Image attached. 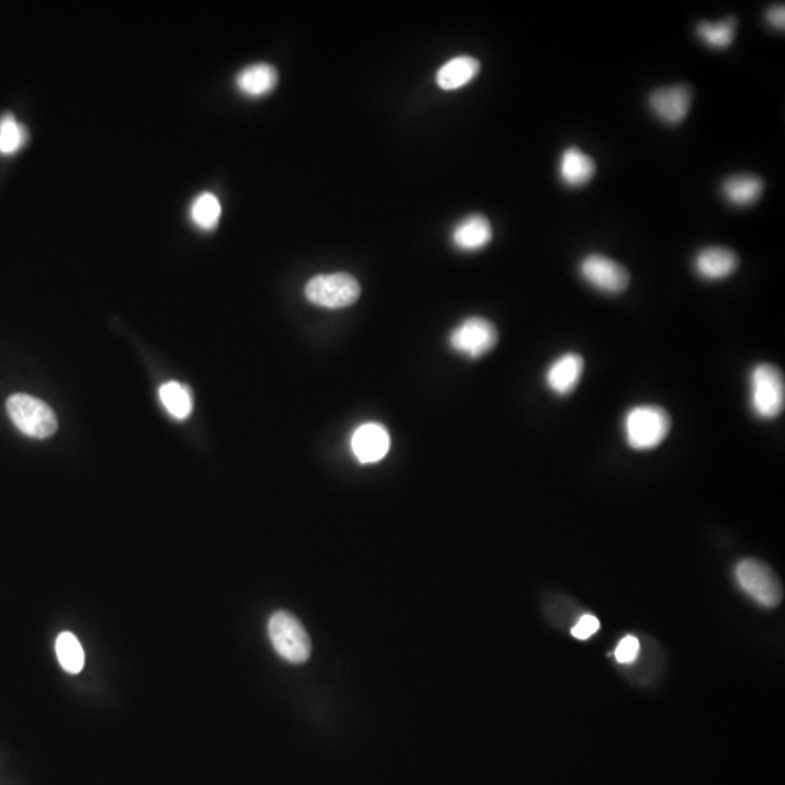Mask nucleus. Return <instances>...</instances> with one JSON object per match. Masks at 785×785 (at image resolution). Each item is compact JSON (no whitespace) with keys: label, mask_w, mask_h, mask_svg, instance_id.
I'll return each mask as SVG.
<instances>
[{"label":"nucleus","mask_w":785,"mask_h":785,"mask_svg":"<svg viewBox=\"0 0 785 785\" xmlns=\"http://www.w3.org/2000/svg\"><path fill=\"white\" fill-rule=\"evenodd\" d=\"M624 441L633 451H652L668 438L671 413L659 405L644 403L627 410L623 418Z\"/></svg>","instance_id":"nucleus-1"},{"label":"nucleus","mask_w":785,"mask_h":785,"mask_svg":"<svg viewBox=\"0 0 785 785\" xmlns=\"http://www.w3.org/2000/svg\"><path fill=\"white\" fill-rule=\"evenodd\" d=\"M748 400L752 415L759 421H772L784 412L785 378L771 362H759L749 371Z\"/></svg>","instance_id":"nucleus-2"},{"label":"nucleus","mask_w":785,"mask_h":785,"mask_svg":"<svg viewBox=\"0 0 785 785\" xmlns=\"http://www.w3.org/2000/svg\"><path fill=\"white\" fill-rule=\"evenodd\" d=\"M9 418L22 434L37 440L51 437L56 434V413L43 400L32 397L30 394L16 393L6 402Z\"/></svg>","instance_id":"nucleus-3"},{"label":"nucleus","mask_w":785,"mask_h":785,"mask_svg":"<svg viewBox=\"0 0 785 785\" xmlns=\"http://www.w3.org/2000/svg\"><path fill=\"white\" fill-rule=\"evenodd\" d=\"M272 646L281 658L291 663H303L310 658L312 642L303 624L287 611L272 614L268 623Z\"/></svg>","instance_id":"nucleus-4"},{"label":"nucleus","mask_w":785,"mask_h":785,"mask_svg":"<svg viewBox=\"0 0 785 785\" xmlns=\"http://www.w3.org/2000/svg\"><path fill=\"white\" fill-rule=\"evenodd\" d=\"M740 588L758 604L774 608L783 601V586L774 570L755 559L740 560L735 567Z\"/></svg>","instance_id":"nucleus-5"},{"label":"nucleus","mask_w":785,"mask_h":785,"mask_svg":"<svg viewBox=\"0 0 785 785\" xmlns=\"http://www.w3.org/2000/svg\"><path fill=\"white\" fill-rule=\"evenodd\" d=\"M307 300L325 309H344L360 299V283L345 272L317 275L306 285Z\"/></svg>","instance_id":"nucleus-6"},{"label":"nucleus","mask_w":785,"mask_h":785,"mask_svg":"<svg viewBox=\"0 0 785 785\" xmlns=\"http://www.w3.org/2000/svg\"><path fill=\"white\" fill-rule=\"evenodd\" d=\"M498 329L485 317L473 316L464 319L450 333L451 349L470 360H479L489 354L498 344Z\"/></svg>","instance_id":"nucleus-7"},{"label":"nucleus","mask_w":785,"mask_h":785,"mask_svg":"<svg viewBox=\"0 0 785 785\" xmlns=\"http://www.w3.org/2000/svg\"><path fill=\"white\" fill-rule=\"evenodd\" d=\"M579 274L586 284L608 296H617L630 285L627 269L620 262L599 253H591L582 259Z\"/></svg>","instance_id":"nucleus-8"},{"label":"nucleus","mask_w":785,"mask_h":785,"mask_svg":"<svg viewBox=\"0 0 785 785\" xmlns=\"http://www.w3.org/2000/svg\"><path fill=\"white\" fill-rule=\"evenodd\" d=\"M585 373V360L578 352H565L551 361L544 374V383L551 394L567 397L575 393Z\"/></svg>","instance_id":"nucleus-9"},{"label":"nucleus","mask_w":785,"mask_h":785,"mask_svg":"<svg viewBox=\"0 0 785 785\" xmlns=\"http://www.w3.org/2000/svg\"><path fill=\"white\" fill-rule=\"evenodd\" d=\"M692 92L687 85L660 88L650 95L649 104L653 114L663 123L681 124L690 112Z\"/></svg>","instance_id":"nucleus-10"},{"label":"nucleus","mask_w":785,"mask_h":785,"mask_svg":"<svg viewBox=\"0 0 785 785\" xmlns=\"http://www.w3.org/2000/svg\"><path fill=\"white\" fill-rule=\"evenodd\" d=\"M352 453L362 464L383 460L390 450V435L383 425L368 422L358 426L351 438Z\"/></svg>","instance_id":"nucleus-11"},{"label":"nucleus","mask_w":785,"mask_h":785,"mask_svg":"<svg viewBox=\"0 0 785 785\" xmlns=\"http://www.w3.org/2000/svg\"><path fill=\"white\" fill-rule=\"evenodd\" d=\"M738 268V255L723 246L703 249L694 259L695 274L706 281H722L735 274Z\"/></svg>","instance_id":"nucleus-12"},{"label":"nucleus","mask_w":785,"mask_h":785,"mask_svg":"<svg viewBox=\"0 0 785 785\" xmlns=\"http://www.w3.org/2000/svg\"><path fill=\"white\" fill-rule=\"evenodd\" d=\"M492 224L482 214H471L454 227L451 240L458 251L477 252L492 242Z\"/></svg>","instance_id":"nucleus-13"},{"label":"nucleus","mask_w":785,"mask_h":785,"mask_svg":"<svg viewBox=\"0 0 785 785\" xmlns=\"http://www.w3.org/2000/svg\"><path fill=\"white\" fill-rule=\"evenodd\" d=\"M595 172H597V165L594 159L578 147H569L562 153L559 176L567 187H583L594 178Z\"/></svg>","instance_id":"nucleus-14"},{"label":"nucleus","mask_w":785,"mask_h":785,"mask_svg":"<svg viewBox=\"0 0 785 785\" xmlns=\"http://www.w3.org/2000/svg\"><path fill=\"white\" fill-rule=\"evenodd\" d=\"M278 83V72L268 63H256L245 67L237 75L236 86L243 95L261 98L274 91Z\"/></svg>","instance_id":"nucleus-15"},{"label":"nucleus","mask_w":785,"mask_h":785,"mask_svg":"<svg viewBox=\"0 0 785 785\" xmlns=\"http://www.w3.org/2000/svg\"><path fill=\"white\" fill-rule=\"evenodd\" d=\"M479 72V60L470 56L454 57L438 70L437 83L444 91H456L469 85Z\"/></svg>","instance_id":"nucleus-16"},{"label":"nucleus","mask_w":785,"mask_h":785,"mask_svg":"<svg viewBox=\"0 0 785 785\" xmlns=\"http://www.w3.org/2000/svg\"><path fill=\"white\" fill-rule=\"evenodd\" d=\"M723 197L736 207L755 204L764 192V182L755 175H735L724 181Z\"/></svg>","instance_id":"nucleus-17"},{"label":"nucleus","mask_w":785,"mask_h":785,"mask_svg":"<svg viewBox=\"0 0 785 785\" xmlns=\"http://www.w3.org/2000/svg\"><path fill=\"white\" fill-rule=\"evenodd\" d=\"M159 397L163 408L168 410L169 415L178 421L189 418L192 409H194L191 393L178 381H168L163 384L159 389Z\"/></svg>","instance_id":"nucleus-18"},{"label":"nucleus","mask_w":785,"mask_h":785,"mask_svg":"<svg viewBox=\"0 0 785 785\" xmlns=\"http://www.w3.org/2000/svg\"><path fill=\"white\" fill-rule=\"evenodd\" d=\"M56 653L64 671L76 675L85 666V652L75 634L64 631L57 637Z\"/></svg>","instance_id":"nucleus-19"},{"label":"nucleus","mask_w":785,"mask_h":785,"mask_svg":"<svg viewBox=\"0 0 785 785\" xmlns=\"http://www.w3.org/2000/svg\"><path fill=\"white\" fill-rule=\"evenodd\" d=\"M191 220L198 229H216L221 217V204L219 198L211 192H203L195 198L191 205Z\"/></svg>","instance_id":"nucleus-20"},{"label":"nucleus","mask_w":785,"mask_h":785,"mask_svg":"<svg viewBox=\"0 0 785 785\" xmlns=\"http://www.w3.org/2000/svg\"><path fill=\"white\" fill-rule=\"evenodd\" d=\"M700 40L714 50H723L735 40L736 21L729 18L719 22H701L697 27Z\"/></svg>","instance_id":"nucleus-21"},{"label":"nucleus","mask_w":785,"mask_h":785,"mask_svg":"<svg viewBox=\"0 0 785 785\" xmlns=\"http://www.w3.org/2000/svg\"><path fill=\"white\" fill-rule=\"evenodd\" d=\"M27 140V130L12 115L0 120V155H15Z\"/></svg>","instance_id":"nucleus-22"},{"label":"nucleus","mask_w":785,"mask_h":785,"mask_svg":"<svg viewBox=\"0 0 785 785\" xmlns=\"http://www.w3.org/2000/svg\"><path fill=\"white\" fill-rule=\"evenodd\" d=\"M640 653V642L637 637L634 636H627L618 643L617 649H615L614 655L615 659H617L618 663H623V665H628V663H633L634 660L637 659Z\"/></svg>","instance_id":"nucleus-23"},{"label":"nucleus","mask_w":785,"mask_h":785,"mask_svg":"<svg viewBox=\"0 0 785 785\" xmlns=\"http://www.w3.org/2000/svg\"><path fill=\"white\" fill-rule=\"evenodd\" d=\"M599 630V621L595 615L585 614L579 618L578 623L573 626L572 636L578 640H588Z\"/></svg>","instance_id":"nucleus-24"},{"label":"nucleus","mask_w":785,"mask_h":785,"mask_svg":"<svg viewBox=\"0 0 785 785\" xmlns=\"http://www.w3.org/2000/svg\"><path fill=\"white\" fill-rule=\"evenodd\" d=\"M767 19L770 22L771 27L777 28V30H783L784 22H785V11L783 5L774 6L771 8L770 11L767 12Z\"/></svg>","instance_id":"nucleus-25"}]
</instances>
